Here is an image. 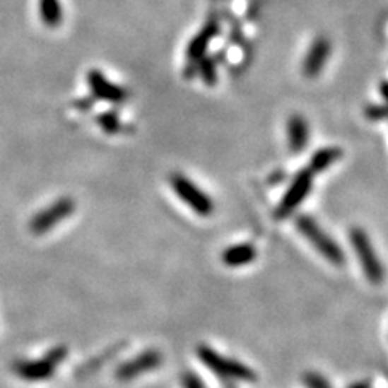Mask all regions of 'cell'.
I'll use <instances>...</instances> for the list:
<instances>
[{
	"label": "cell",
	"mask_w": 388,
	"mask_h": 388,
	"mask_svg": "<svg viewBox=\"0 0 388 388\" xmlns=\"http://www.w3.org/2000/svg\"><path fill=\"white\" fill-rule=\"evenodd\" d=\"M350 240L353 249L359 259V264H361L365 278L372 285H379L384 282V266H382L380 259L377 256L372 241H370L368 233L363 228H351Z\"/></svg>",
	"instance_id": "obj_3"
},
{
	"label": "cell",
	"mask_w": 388,
	"mask_h": 388,
	"mask_svg": "<svg viewBox=\"0 0 388 388\" xmlns=\"http://www.w3.org/2000/svg\"><path fill=\"white\" fill-rule=\"evenodd\" d=\"M95 122H98V125L100 128H102V131L109 134L120 133L123 128L120 117H118L115 112H104V114H99L95 117Z\"/></svg>",
	"instance_id": "obj_16"
},
{
	"label": "cell",
	"mask_w": 388,
	"mask_h": 388,
	"mask_svg": "<svg viewBox=\"0 0 388 388\" xmlns=\"http://www.w3.org/2000/svg\"><path fill=\"white\" fill-rule=\"evenodd\" d=\"M350 388H370L369 382H356V384H353Z\"/></svg>",
	"instance_id": "obj_23"
},
{
	"label": "cell",
	"mask_w": 388,
	"mask_h": 388,
	"mask_svg": "<svg viewBox=\"0 0 388 388\" xmlns=\"http://www.w3.org/2000/svg\"><path fill=\"white\" fill-rule=\"evenodd\" d=\"M198 356L206 368H209L213 374H217L222 379H232L241 382H256L257 375L251 368H247L243 363L236 361V359L225 358L218 354L211 346L201 345L198 348Z\"/></svg>",
	"instance_id": "obj_2"
},
{
	"label": "cell",
	"mask_w": 388,
	"mask_h": 388,
	"mask_svg": "<svg viewBox=\"0 0 388 388\" xmlns=\"http://www.w3.org/2000/svg\"><path fill=\"white\" fill-rule=\"evenodd\" d=\"M86 80L94 99L105 100V102L112 104H120L128 98V93L125 89L107 80L104 73H100L99 70H89Z\"/></svg>",
	"instance_id": "obj_8"
},
{
	"label": "cell",
	"mask_w": 388,
	"mask_h": 388,
	"mask_svg": "<svg viewBox=\"0 0 388 388\" xmlns=\"http://www.w3.org/2000/svg\"><path fill=\"white\" fill-rule=\"evenodd\" d=\"M170 184L175 194L182 199L184 204L189 206L191 211H194L201 217H209L216 209L211 196L204 193L198 184H194L188 177L182 173H173L170 177Z\"/></svg>",
	"instance_id": "obj_4"
},
{
	"label": "cell",
	"mask_w": 388,
	"mask_h": 388,
	"mask_svg": "<svg viewBox=\"0 0 388 388\" xmlns=\"http://www.w3.org/2000/svg\"><path fill=\"white\" fill-rule=\"evenodd\" d=\"M312 182L314 173L309 168H302V170L298 172L282 201L278 202L277 209H275V217L286 218L291 216L301 206V202L307 198L309 191L312 189Z\"/></svg>",
	"instance_id": "obj_5"
},
{
	"label": "cell",
	"mask_w": 388,
	"mask_h": 388,
	"mask_svg": "<svg viewBox=\"0 0 388 388\" xmlns=\"http://www.w3.org/2000/svg\"><path fill=\"white\" fill-rule=\"evenodd\" d=\"M343 155V151L340 148H324L314 153L311 162H309V170L312 173H322L325 170L339 162Z\"/></svg>",
	"instance_id": "obj_14"
},
{
	"label": "cell",
	"mask_w": 388,
	"mask_h": 388,
	"mask_svg": "<svg viewBox=\"0 0 388 388\" xmlns=\"http://www.w3.org/2000/svg\"><path fill=\"white\" fill-rule=\"evenodd\" d=\"M39 12L49 28H57L61 23V5L59 0H39Z\"/></svg>",
	"instance_id": "obj_15"
},
{
	"label": "cell",
	"mask_w": 388,
	"mask_h": 388,
	"mask_svg": "<svg viewBox=\"0 0 388 388\" xmlns=\"http://www.w3.org/2000/svg\"><path fill=\"white\" fill-rule=\"evenodd\" d=\"M296 228L301 235L312 245L320 256H324L334 266H343L345 264V252L339 243H335L330 236L320 228V225L309 216L296 217Z\"/></svg>",
	"instance_id": "obj_1"
},
{
	"label": "cell",
	"mask_w": 388,
	"mask_h": 388,
	"mask_svg": "<svg viewBox=\"0 0 388 388\" xmlns=\"http://www.w3.org/2000/svg\"><path fill=\"white\" fill-rule=\"evenodd\" d=\"M302 384L307 388H331L330 382L319 372H306L302 375Z\"/></svg>",
	"instance_id": "obj_18"
},
{
	"label": "cell",
	"mask_w": 388,
	"mask_h": 388,
	"mask_svg": "<svg viewBox=\"0 0 388 388\" xmlns=\"http://www.w3.org/2000/svg\"><path fill=\"white\" fill-rule=\"evenodd\" d=\"M364 114L368 120L372 122H382L388 118V104L385 105H368L364 109Z\"/></svg>",
	"instance_id": "obj_19"
},
{
	"label": "cell",
	"mask_w": 388,
	"mask_h": 388,
	"mask_svg": "<svg viewBox=\"0 0 388 388\" xmlns=\"http://www.w3.org/2000/svg\"><path fill=\"white\" fill-rule=\"evenodd\" d=\"M330 52L331 46L329 39L317 37L306 55L305 64H302V73H305L307 78H316L319 73L324 70V66L330 57Z\"/></svg>",
	"instance_id": "obj_10"
},
{
	"label": "cell",
	"mask_w": 388,
	"mask_h": 388,
	"mask_svg": "<svg viewBox=\"0 0 388 388\" xmlns=\"http://www.w3.org/2000/svg\"><path fill=\"white\" fill-rule=\"evenodd\" d=\"M66 358L65 348H55L42 359L15 364V372L26 380H46L55 372L57 365Z\"/></svg>",
	"instance_id": "obj_7"
},
{
	"label": "cell",
	"mask_w": 388,
	"mask_h": 388,
	"mask_svg": "<svg viewBox=\"0 0 388 388\" xmlns=\"http://www.w3.org/2000/svg\"><path fill=\"white\" fill-rule=\"evenodd\" d=\"M380 94H382V98H384L388 102V81L380 83Z\"/></svg>",
	"instance_id": "obj_22"
},
{
	"label": "cell",
	"mask_w": 388,
	"mask_h": 388,
	"mask_svg": "<svg viewBox=\"0 0 388 388\" xmlns=\"http://www.w3.org/2000/svg\"><path fill=\"white\" fill-rule=\"evenodd\" d=\"M286 133H288V146L291 153H301L307 146L309 125L302 115H291L286 123Z\"/></svg>",
	"instance_id": "obj_12"
},
{
	"label": "cell",
	"mask_w": 388,
	"mask_h": 388,
	"mask_svg": "<svg viewBox=\"0 0 388 388\" xmlns=\"http://www.w3.org/2000/svg\"><path fill=\"white\" fill-rule=\"evenodd\" d=\"M217 33H218V25L213 20H211L209 23H206V26L202 28L198 35L191 39V42L188 44V49H187V59L191 69H193L194 65H198L201 59H204V52L207 50V47H209L212 39L217 36Z\"/></svg>",
	"instance_id": "obj_11"
},
{
	"label": "cell",
	"mask_w": 388,
	"mask_h": 388,
	"mask_svg": "<svg viewBox=\"0 0 388 388\" xmlns=\"http://www.w3.org/2000/svg\"><path fill=\"white\" fill-rule=\"evenodd\" d=\"M199 73H201V78L202 81H204L207 86H213V84L217 83V66H216V61H213L212 59H201L199 61Z\"/></svg>",
	"instance_id": "obj_17"
},
{
	"label": "cell",
	"mask_w": 388,
	"mask_h": 388,
	"mask_svg": "<svg viewBox=\"0 0 388 388\" xmlns=\"http://www.w3.org/2000/svg\"><path fill=\"white\" fill-rule=\"evenodd\" d=\"M256 257H257V251L251 243H241V245L230 246L222 252V261L225 266H228V267L247 266V264L254 262Z\"/></svg>",
	"instance_id": "obj_13"
},
{
	"label": "cell",
	"mask_w": 388,
	"mask_h": 388,
	"mask_svg": "<svg viewBox=\"0 0 388 388\" xmlns=\"http://www.w3.org/2000/svg\"><path fill=\"white\" fill-rule=\"evenodd\" d=\"M75 201L71 198H60L59 201H55L54 204L47 206L46 209L37 212L35 217L31 218L30 222V230L35 235H44L47 233L49 230H52L54 227L69 218L73 212H75Z\"/></svg>",
	"instance_id": "obj_6"
},
{
	"label": "cell",
	"mask_w": 388,
	"mask_h": 388,
	"mask_svg": "<svg viewBox=\"0 0 388 388\" xmlns=\"http://www.w3.org/2000/svg\"><path fill=\"white\" fill-rule=\"evenodd\" d=\"M76 107L80 110H88V109H91L93 107V99L89 98V99H81L80 102H76Z\"/></svg>",
	"instance_id": "obj_21"
},
{
	"label": "cell",
	"mask_w": 388,
	"mask_h": 388,
	"mask_svg": "<svg viewBox=\"0 0 388 388\" xmlns=\"http://www.w3.org/2000/svg\"><path fill=\"white\" fill-rule=\"evenodd\" d=\"M160 363L162 354L155 350H149L131 359V361L122 364L120 368L117 369V377L120 380H131L134 377L148 372V370L159 368Z\"/></svg>",
	"instance_id": "obj_9"
},
{
	"label": "cell",
	"mask_w": 388,
	"mask_h": 388,
	"mask_svg": "<svg viewBox=\"0 0 388 388\" xmlns=\"http://www.w3.org/2000/svg\"><path fill=\"white\" fill-rule=\"evenodd\" d=\"M183 387L184 388H206L199 377L193 372H187L183 375Z\"/></svg>",
	"instance_id": "obj_20"
}]
</instances>
